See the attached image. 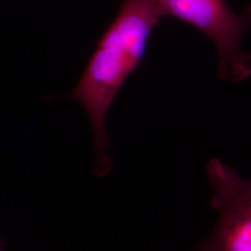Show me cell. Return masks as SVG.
<instances>
[{
	"mask_svg": "<svg viewBox=\"0 0 251 251\" xmlns=\"http://www.w3.org/2000/svg\"><path fill=\"white\" fill-rule=\"evenodd\" d=\"M162 18L159 0H124L78 83L66 94L80 103L90 118L94 173L100 177L112 169L106 154L112 145L106 130L108 112L126 80L141 66L149 38Z\"/></svg>",
	"mask_w": 251,
	"mask_h": 251,
	"instance_id": "cell-1",
	"label": "cell"
},
{
	"mask_svg": "<svg viewBox=\"0 0 251 251\" xmlns=\"http://www.w3.org/2000/svg\"><path fill=\"white\" fill-rule=\"evenodd\" d=\"M159 5L163 17L195 27L212 41L221 78L239 83L251 77V52L244 50L242 40L251 26V3L241 13L226 0H159Z\"/></svg>",
	"mask_w": 251,
	"mask_h": 251,
	"instance_id": "cell-2",
	"label": "cell"
},
{
	"mask_svg": "<svg viewBox=\"0 0 251 251\" xmlns=\"http://www.w3.org/2000/svg\"><path fill=\"white\" fill-rule=\"evenodd\" d=\"M206 175L218 219L209 237L195 251H251V179L218 158L208 161Z\"/></svg>",
	"mask_w": 251,
	"mask_h": 251,
	"instance_id": "cell-3",
	"label": "cell"
},
{
	"mask_svg": "<svg viewBox=\"0 0 251 251\" xmlns=\"http://www.w3.org/2000/svg\"><path fill=\"white\" fill-rule=\"evenodd\" d=\"M0 251H4V243L1 238H0Z\"/></svg>",
	"mask_w": 251,
	"mask_h": 251,
	"instance_id": "cell-4",
	"label": "cell"
}]
</instances>
